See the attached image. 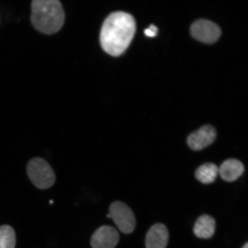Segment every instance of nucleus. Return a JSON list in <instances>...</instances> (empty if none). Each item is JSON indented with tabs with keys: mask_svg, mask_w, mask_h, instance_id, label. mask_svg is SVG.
I'll return each mask as SVG.
<instances>
[{
	"mask_svg": "<svg viewBox=\"0 0 248 248\" xmlns=\"http://www.w3.org/2000/svg\"><path fill=\"white\" fill-rule=\"evenodd\" d=\"M134 17L126 12L111 13L105 20L100 32L102 49L113 57H119L128 48L136 32Z\"/></svg>",
	"mask_w": 248,
	"mask_h": 248,
	"instance_id": "1",
	"label": "nucleus"
},
{
	"mask_svg": "<svg viewBox=\"0 0 248 248\" xmlns=\"http://www.w3.org/2000/svg\"><path fill=\"white\" fill-rule=\"evenodd\" d=\"M31 10V22L40 32L52 35L63 26L64 9L58 0H34Z\"/></svg>",
	"mask_w": 248,
	"mask_h": 248,
	"instance_id": "2",
	"label": "nucleus"
},
{
	"mask_svg": "<svg viewBox=\"0 0 248 248\" xmlns=\"http://www.w3.org/2000/svg\"><path fill=\"white\" fill-rule=\"evenodd\" d=\"M27 172L33 185L42 190L50 188L55 183L54 170L43 158L36 157L31 159L27 164Z\"/></svg>",
	"mask_w": 248,
	"mask_h": 248,
	"instance_id": "3",
	"label": "nucleus"
},
{
	"mask_svg": "<svg viewBox=\"0 0 248 248\" xmlns=\"http://www.w3.org/2000/svg\"><path fill=\"white\" fill-rule=\"evenodd\" d=\"M110 218L119 228L125 234H130L136 227V218L133 211L123 202L117 201L110 204L108 209Z\"/></svg>",
	"mask_w": 248,
	"mask_h": 248,
	"instance_id": "4",
	"label": "nucleus"
},
{
	"mask_svg": "<svg viewBox=\"0 0 248 248\" xmlns=\"http://www.w3.org/2000/svg\"><path fill=\"white\" fill-rule=\"evenodd\" d=\"M190 32L194 39L206 44H213L217 42L221 34L217 25L206 20L195 21L192 24Z\"/></svg>",
	"mask_w": 248,
	"mask_h": 248,
	"instance_id": "5",
	"label": "nucleus"
},
{
	"mask_svg": "<svg viewBox=\"0 0 248 248\" xmlns=\"http://www.w3.org/2000/svg\"><path fill=\"white\" fill-rule=\"evenodd\" d=\"M119 241L120 235L115 228L103 225L93 234L91 244L93 248H115Z\"/></svg>",
	"mask_w": 248,
	"mask_h": 248,
	"instance_id": "6",
	"label": "nucleus"
},
{
	"mask_svg": "<svg viewBox=\"0 0 248 248\" xmlns=\"http://www.w3.org/2000/svg\"><path fill=\"white\" fill-rule=\"evenodd\" d=\"M217 138V132L211 125H204L197 131L191 133L187 140V144L191 150L201 151L213 143Z\"/></svg>",
	"mask_w": 248,
	"mask_h": 248,
	"instance_id": "7",
	"label": "nucleus"
},
{
	"mask_svg": "<svg viewBox=\"0 0 248 248\" xmlns=\"http://www.w3.org/2000/svg\"><path fill=\"white\" fill-rule=\"evenodd\" d=\"M169 232L162 224L153 225L148 231L145 238L147 248H166L168 244Z\"/></svg>",
	"mask_w": 248,
	"mask_h": 248,
	"instance_id": "8",
	"label": "nucleus"
},
{
	"mask_svg": "<svg viewBox=\"0 0 248 248\" xmlns=\"http://www.w3.org/2000/svg\"><path fill=\"white\" fill-rule=\"evenodd\" d=\"M244 166L240 161L229 159L224 161L219 168V173L222 179L232 182L239 178L243 174Z\"/></svg>",
	"mask_w": 248,
	"mask_h": 248,
	"instance_id": "9",
	"label": "nucleus"
},
{
	"mask_svg": "<svg viewBox=\"0 0 248 248\" xmlns=\"http://www.w3.org/2000/svg\"><path fill=\"white\" fill-rule=\"evenodd\" d=\"M215 219L209 215H202L198 218L194 227V233L198 238L209 239L215 234Z\"/></svg>",
	"mask_w": 248,
	"mask_h": 248,
	"instance_id": "10",
	"label": "nucleus"
},
{
	"mask_svg": "<svg viewBox=\"0 0 248 248\" xmlns=\"http://www.w3.org/2000/svg\"><path fill=\"white\" fill-rule=\"evenodd\" d=\"M219 173V168L215 164H203L195 172V177L203 184H210L215 181Z\"/></svg>",
	"mask_w": 248,
	"mask_h": 248,
	"instance_id": "11",
	"label": "nucleus"
},
{
	"mask_svg": "<svg viewBox=\"0 0 248 248\" xmlns=\"http://www.w3.org/2000/svg\"><path fill=\"white\" fill-rule=\"evenodd\" d=\"M16 243L15 232L12 226H0V248H15Z\"/></svg>",
	"mask_w": 248,
	"mask_h": 248,
	"instance_id": "12",
	"label": "nucleus"
},
{
	"mask_svg": "<svg viewBox=\"0 0 248 248\" xmlns=\"http://www.w3.org/2000/svg\"><path fill=\"white\" fill-rule=\"evenodd\" d=\"M157 28L154 26V25H151L150 27L148 29H145L144 31L145 35L148 37H155L157 35Z\"/></svg>",
	"mask_w": 248,
	"mask_h": 248,
	"instance_id": "13",
	"label": "nucleus"
},
{
	"mask_svg": "<svg viewBox=\"0 0 248 248\" xmlns=\"http://www.w3.org/2000/svg\"><path fill=\"white\" fill-rule=\"evenodd\" d=\"M242 248H248V243H247L246 244H245V246Z\"/></svg>",
	"mask_w": 248,
	"mask_h": 248,
	"instance_id": "14",
	"label": "nucleus"
}]
</instances>
